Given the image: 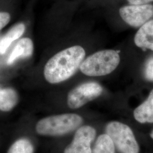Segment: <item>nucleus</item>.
I'll use <instances>...</instances> for the list:
<instances>
[{
	"mask_svg": "<svg viewBox=\"0 0 153 153\" xmlns=\"http://www.w3.org/2000/svg\"><path fill=\"white\" fill-rule=\"evenodd\" d=\"M86 52L81 46L74 45L63 49L52 56L44 66V78L51 84L64 82L79 68Z\"/></svg>",
	"mask_w": 153,
	"mask_h": 153,
	"instance_id": "obj_1",
	"label": "nucleus"
},
{
	"mask_svg": "<svg viewBox=\"0 0 153 153\" xmlns=\"http://www.w3.org/2000/svg\"><path fill=\"white\" fill-rule=\"evenodd\" d=\"M82 123V117L76 114L51 115L38 121L35 131L43 136H61L77 129Z\"/></svg>",
	"mask_w": 153,
	"mask_h": 153,
	"instance_id": "obj_2",
	"label": "nucleus"
},
{
	"mask_svg": "<svg viewBox=\"0 0 153 153\" xmlns=\"http://www.w3.org/2000/svg\"><path fill=\"white\" fill-rule=\"evenodd\" d=\"M120 57L115 50L105 49L97 52L82 61L80 70L88 76H104L110 74L119 65Z\"/></svg>",
	"mask_w": 153,
	"mask_h": 153,
	"instance_id": "obj_3",
	"label": "nucleus"
},
{
	"mask_svg": "<svg viewBox=\"0 0 153 153\" xmlns=\"http://www.w3.org/2000/svg\"><path fill=\"white\" fill-rule=\"evenodd\" d=\"M105 132L120 153H139L138 143L129 126L119 121H112L106 126Z\"/></svg>",
	"mask_w": 153,
	"mask_h": 153,
	"instance_id": "obj_4",
	"label": "nucleus"
},
{
	"mask_svg": "<svg viewBox=\"0 0 153 153\" xmlns=\"http://www.w3.org/2000/svg\"><path fill=\"white\" fill-rule=\"evenodd\" d=\"M103 88L98 83L86 82L72 89L67 97V104L71 109L79 108L97 98L102 93Z\"/></svg>",
	"mask_w": 153,
	"mask_h": 153,
	"instance_id": "obj_5",
	"label": "nucleus"
},
{
	"mask_svg": "<svg viewBox=\"0 0 153 153\" xmlns=\"http://www.w3.org/2000/svg\"><path fill=\"white\" fill-rule=\"evenodd\" d=\"M121 18L129 26L141 27L153 16V5L151 4L131 5L122 7L119 10Z\"/></svg>",
	"mask_w": 153,
	"mask_h": 153,
	"instance_id": "obj_6",
	"label": "nucleus"
},
{
	"mask_svg": "<svg viewBox=\"0 0 153 153\" xmlns=\"http://www.w3.org/2000/svg\"><path fill=\"white\" fill-rule=\"evenodd\" d=\"M96 134V130L91 126L79 127L64 153H92L91 143Z\"/></svg>",
	"mask_w": 153,
	"mask_h": 153,
	"instance_id": "obj_7",
	"label": "nucleus"
},
{
	"mask_svg": "<svg viewBox=\"0 0 153 153\" xmlns=\"http://www.w3.org/2000/svg\"><path fill=\"white\" fill-rule=\"evenodd\" d=\"M134 40L137 47L153 51V19L141 26L134 36Z\"/></svg>",
	"mask_w": 153,
	"mask_h": 153,
	"instance_id": "obj_8",
	"label": "nucleus"
},
{
	"mask_svg": "<svg viewBox=\"0 0 153 153\" xmlns=\"http://www.w3.org/2000/svg\"><path fill=\"white\" fill-rule=\"evenodd\" d=\"M33 52V43L31 39L24 38L21 39L15 46L9 56L7 63L13 64L19 59H25L30 57Z\"/></svg>",
	"mask_w": 153,
	"mask_h": 153,
	"instance_id": "obj_9",
	"label": "nucleus"
},
{
	"mask_svg": "<svg viewBox=\"0 0 153 153\" xmlns=\"http://www.w3.org/2000/svg\"><path fill=\"white\" fill-rule=\"evenodd\" d=\"M133 115L140 123H153V89L147 99L134 109Z\"/></svg>",
	"mask_w": 153,
	"mask_h": 153,
	"instance_id": "obj_10",
	"label": "nucleus"
},
{
	"mask_svg": "<svg viewBox=\"0 0 153 153\" xmlns=\"http://www.w3.org/2000/svg\"><path fill=\"white\" fill-rule=\"evenodd\" d=\"M24 23H19L14 26L0 40V55L5 53L11 43L21 37L25 32Z\"/></svg>",
	"mask_w": 153,
	"mask_h": 153,
	"instance_id": "obj_11",
	"label": "nucleus"
},
{
	"mask_svg": "<svg viewBox=\"0 0 153 153\" xmlns=\"http://www.w3.org/2000/svg\"><path fill=\"white\" fill-rule=\"evenodd\" d=\"M18 93L13 88H0V111L9 112L18 104Z\"/></svg>",
	"mask_w": 153,
	"mask_h": 153,
	"instance_id": "obj_12",
	"label": "nucleus"
},
{
	"mask_svg": "<svg viewBox=\"0 0 153 153\" xmlns=\"http://www.w3.org/2000/svg\"><path fill=\"white\" fill-rule=\"evenodd\" d=\"M92 153H115V146L107 134L100 135L92 150Z\"/></svg>",
	"mask_w": 153,
	"mask_h": 153,
	"instance_id": "obj_13",
	"label": "nucleus"
},
{
	"mask_svg": "<svg viewBox=\"0 0 153 153\" xmlns=\"http://www.w3.org/2000/svg\"><path fill=\"white\" fill-rule=\"evenodd\" d=\"M33 142L27 138H20L13 142L7 153H34Z\"/></svg>",
	"mask_w": 153,
	"mask_h": 153,
	"instance_id": "obj_14",
	"label": "nucleus"
},
{
	"mask_svg": "<svg viewBox=\"0 0 153 153\" xmlns=\"http://www.w3.org/2000/svg\"><path fill=\"white\" fill-rule=\"evenodd\" d=\"M144 76L148 81H153V57H150L145 63Z\"/></svg>",
	"mask_w": 153,
	"mask_h": 153,
	"instance_id": "obj_15",
	"label": "nucleus"
},
{
	"mask_svg": "<svg viewBox=\"0 0 153 153\" xmlns=\"http://www.w3.org/2000/svg\"><path fill=\"white\" fill-rule=\"evenodd\" d=\"M10 19L11 16L9 13L0 11V30L4 27L9 23Z\"/></svg>",
	"mask_w": 153,
	"mask_h": 153,
	"instance_id": "obj_16",
	"label": "nucleus"
},
{
	"mask_svg": "<svg viewBox=\"0 0 153 153\" xmlns=\"http://www.w3.org/2000/svg\"><path fill=\"white\" fill-rule=\"evenodd\" d=\"M131 5H142L147 4L150 2H153V0H127Z\"/></svg>",
	"mask_w": 153,
	"mask_h": 153,
	"instance_id": "obj_17",
	"label": "nucleus"
},
{
	"mask_svg": "<svg viewBox=\"0 0 153 153\" xmlns=\"http://www.w3.org/2000/svg\"><path fill=\"white\" fill-rule=\"evenodd\" d=\"M150 137H152V138L153 140V131H152L151 134H150Z\"/></svg>",
	"mask_w": 153,
	"mask_h": 153,
	"instance_id": "obj_18",
	"label": "nucleus"
}]
</instances>
